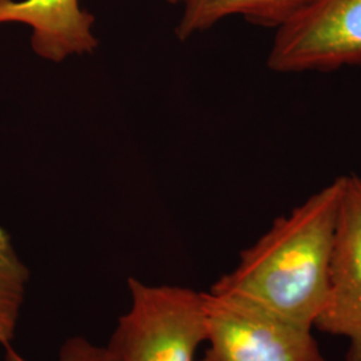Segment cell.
Listing matches in <instances>:
<instances>
[{
  "label": "cell",
  "mask_w": 361,
  "mask_h": 361,
  "mask_svg": "<svg viewBox=\"0 0 361 361\" xmlns=\"http://www.w3.org/2000/svg\"><path fill=\"white\" fill-rule=\"evenodd\" d=\"M343 188L344 176L276 219L210 292L245 298L286 320L314 328L328 298Z\"/></svg>",
  "instance_id": "6da1fadb"
},
{
  "label": "cell",
  "mask_w": 361,
  "mask_h": 361,
  "mask_svg": "<svg viewBox=\"0 0 361 361\" xmlns=\"http://www.w3.org/2000/svg\"><path fill=\"white\" fill-rule=\"evenodd\" d=\"M131 307L107 345L118 361H194L207 343L205 293L130 277Z\"/></svg>",
  "instance_id": "7a4b0ae2"
},
{
  "label": "cell",
  "mask_w": 361,
  "mask_h": 361,
  "mask_svg": "<svg viewBox=\"0 0 361 361\" xmlns=\"http://www.w3.org/2000/svg\"><path fill=\"white\" fill-rule=\"evenodd\" d=\"M207 348L201 361H325L312 328L245 298L205 293Z\"/></svg>",
  "instance_id": "3957f363"
},
{
  "label": "cell",
  "mask_w": 361,
  "mask_h": 361,
  "mask_svg": "<svg viewBox=\"0 0 361 361\" xmlns=\"http://www.w3.org/2000/svg\"><path fill=\"white\" fill-rule=\"evenodd\" d=\"M361 65V0H313L276 30L268 67L280 74Z\"/></svg>",
  "instance_id": "277c9868"
},
{
  "label": "cell",
  "mask_w": 361,
  "mask_h": 361,
  "mask_svg": "<svg viewBox=\"0 0 361 361\" xmlns=\"http://www.w3.org/2000/svg\"><path fill=\"white\" fill-rule=\"evenodd\" d=\"M348 341L345 361H361V177L344 176L326 304L314 323Z\"/></svg>",
  "instance_id": "5b68a950"
},
{
  "label": "cell",
  "mask_w": 361,
  "mask_h": 361,
  "mask_svg": "<svg viewBox=\"0 0 361 361\" xmlns=\"http://www.w3.org/2000/svg\"><path fill=\"white\" fill-rule=\"evenodd\" d=\"M94 22L79 0H0V23L31 27L32 50L52 62L94 51L98 46Z\"/></svg>",
  "instance_id": "8992f818"
},
{
  "label": "cell",
  "mask_w": 361,
  "mask_h": 361,
  "mask_svg": "<svg viewBox=\"0 0 361 361\" xmlns=\"http://www.w3.org/2000/svg\"><path fill=\"white\" fill-rule=\"evenodd\" d=\"M313 0H169L182 7L177 37L189 39L207 31L229 16L268 28H280L301 13Z\"/></svg>",
  "instance_id": "52a82bcc"
},
{
  "label": "cell",
  "mask_w": 361,
  "mask_h": 361,
  "mask_svg": "<svg viewBox=\"0 0 361 361\" xmlns=\"http://www.w3.org/2000/svg\"><path fill=\"white\" fill-rule=\"evenodd\" d=\"M30 273L10 234L0 228V345L11 347L26 296Z\"/></svg>",
  "instance_id": "ba28073f"
},
{
  "label": "cell",
  "mask_w": 361,
  "mask_h": 361,
  "mask_svg": "<svg viewBox=\"0 0 361 361\" xmlns=\"http://www.w3.org/2000/svg\"><path fill=\"white\" fill-rule=\"evenodd\" d=\"M6 361H27L13 347L6 348ZM58 361H118L107 347L92 344L83 337L67 340L59 352Z\"/></svg>",
  "instance_id": "9c48e42d"
}]
</instances>
